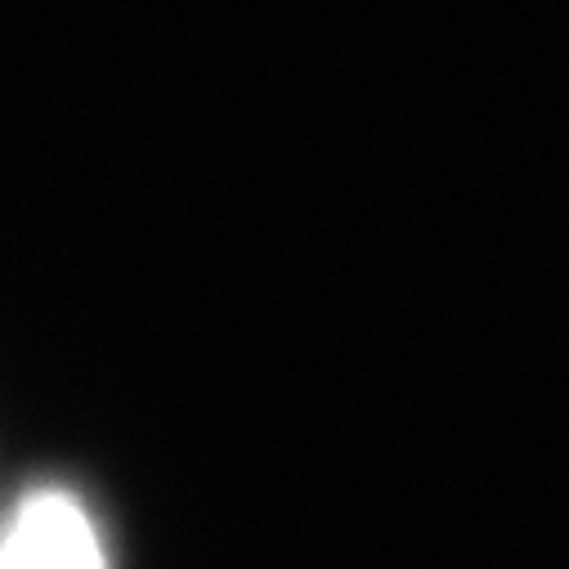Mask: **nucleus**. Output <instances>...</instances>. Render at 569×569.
I'll use <instances>...</instances> for the list:
<instances>
[{
	"label": "nucleus",
	"instance_id": "1",
	"mask_svg": "<svg viewBox=\"0 0 569 569\" xmlns=\"http://www.w3.org/2000/svg\"><path fill=\"white\" fill-rule=\"evenodd\" d=\"M0 569H108V556L77 493L32 489L0 525Z\"/></svg>",
	"mask_w": 569,
	"mask_h": 569
}]
</instances>
